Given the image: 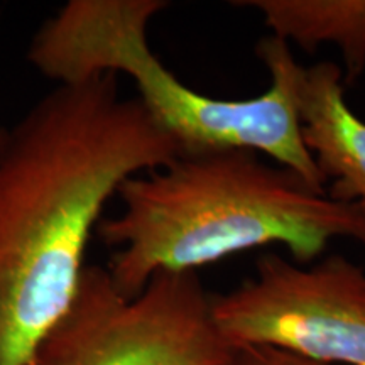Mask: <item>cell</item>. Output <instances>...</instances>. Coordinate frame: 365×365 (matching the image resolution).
I'll return each instance as SVG.
<instances>
[{
    "mask_svg": "<svg viewBox=\"0 0 365 365\" xmlns=\"http://www.w3.org/2000/svg\"><path fill=\"white\" fill-rule=\"evenodd\" d=\"M181 156L117 75L61 83L0 154V365H31L70 309L88 240L122 182Z\"/></svg>",
    "mask_w": 365,
    "mask_h": 365,
    "instance_id": "6da1fadb",
    "label": "cell"
},
{
    "mask_svg": "<svg viewBox=\"0 0 365 365\" xmlns=\"http://www.w3.org/2000/svg\"><path fill=\"white\" fill-rule=\"evenodd\" d=\"M122 212L97 235L115 247L107 271L124 298L159 272H196L228 255L282 245L308 266L336 239L365 245L357 205L313 188L289 168L250 150L181 154L132 176L117 191Z\"/></svg>",
    "mask_w": 365,
    "mask_h": 365,
    "instance_id": "7a4b0ae2",
    "label": "cell"
},
{
    "mask_svg": "<svg viewBox=\"0 0 365 365\" xmlns=\"http://www.w3.org/2000/svg\"><path fill=\"white\" fill-rule=\"evenodd\" d=\"M166 7L163 0H70L39 27L27 59L58 85L125 73L139 102L181 154L250 150L327 191L301 135L298 93L304 68L289 44L274 36L259 43L257 54L271 76L262 95L208 97L182 83L150 49L149 22Z\"/></svg>",
    "mask_w": 365,
    "mask_h": 365,
    "instance_id": "3957f363",
    "label": "cell"
},
{
    "mask_svg": "<svg viewBox=\"0 0 365 365\" xmlns=\"http://www.w3.org/2000/svg\"><path fill=\"white\" fill-rule=\"evenodd\" d=\"M237 346L217 327L198 272H159L135 298L86 266L71 307L31 365H225Z\"/></svg>",
    "mask_w": 365,
    "mask_h": 365,
    "instance_id": "277c9868",
    "label": "cell"
},
{
    "mask_svg": "<svg viewBox=\"0 0 365 365\" xmlns=\"http://www.w3.org/2000/svg\"><path fill=\"white\" fill-rule=\"evenodd\" d=\"M217 327L235 346L271 345L325 365H365V269L330 254L299 266L264 252L255 272L212 294Z\"/></svg>",
    "mask_w": 365,
    "mask_h": 365,
    "instance_id": "5b68a950",
    "label": "cell"
},
{
    "mask_svg": "<svg viewBox=\"0 0 365 365\" xmlns=\"http://www.w3.org/2000/svg\"><path fill=\"white\" fill-rule=\"evenodd\" d=\"M303 143L331 181V198L357 205L365 217V122L345 100L344 71L331 61L304 68L298 93Z\"/></svg>",
    "mask_w": 365,
    "mask_h": 365,
    "instance_id": "8992f818",
    "label": "cell"
},
{
    "mask_svg": "<svg viewBox=\"0 0 365 365\" xmlns=\"http://www.w3.org/2000/svg\"><path fill=\"white\" fill-rule=\"evenodd\" d=\"M235 6L261 12L271 36L314 53L335 44L344 58V83L365 70V0H240Z\"/></svg>",
    "mask_w": 365,
    "mask_h": 365,
    "instance_id": "52a82bcc",
    "label": "cell"
},
{
    "mask_svg": "<svg viewBox=\"0 0 365 365\" xmlns=\"http://www.w3.org/2000/svg\"><path fill=\"white\" fill-rule=\"evenodd\" d=\"M225 365H325L271 345L237 346Z\"/></svg>",
    "mask_w": 365,
    "mask_h": 365,
    "instance_id": "ba28073f",
    "label": "cell"
},
{
    "mask_svg": "<svg viewBox=\"0 0 365 365\" xmlns=\"http://www.w3.org/2000/svg\"><path fill=\"white\" fill-rule=\"evenodd\" d=\"M6 139H7V129H4V127L0 125V154H2L4 145H6Z\"/></svg>",
    "mask_w": 365,
    "mask_h": 365,
    "instance_id": "9c48e42d",
    "label": "cell"
}]
</instances>
